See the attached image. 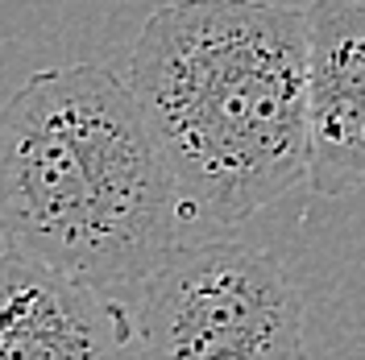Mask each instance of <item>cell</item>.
Here are the masks:
<instances>
[{
	"mask_svg": "<svg viewBox=\"0 0 365 360\" xmlns=\"http://www.w3.org/2000/svg\"><path fill=\"white\" fill-rule=\"evenodd\" d=\"M187 232L179 186L129 79L100 63L34 70L0 104V236L133 307Z\"/></svg>",
	"mask_w": 365,
	"mask_h": 360,
	"instance_id": "6da1fadb",
	"label": "cell"
},
{
	"mask_svg": "<svg viewBox=\"0 0 365 360\" xmlns=\"http://www.w3.org/2000/svg\"><path fill=\"white\" fill-rule=\"evenodd\" d=\"M137 360H307V315L278 257L245 240L182 245L129 307Z\"/></svg>",
	"mask_w": 365,
	"mask_h": 360,
	"instance_id": "3957f363",
	"label": "cell"
},
{
	"mask_svg": "<svg viewBox=\"0 0 365 360\" xmlns=\"http://www.w3.org/2000/svg\"><path fill=\"white\" fill-rule=\"evenodd\" d=\"M187 228L225 232L307 182V25L274 0H175L129 54Z\"/></svg>",
	"mask_w": 365,
	"mask_h": 360,
	"instance_id": "7a4b0ae2",
	"label": "cell"
},
{
	"mask_svg": "<svg viewBox=\"0 0 365 360\" xmlns=\"http://www.w3.org/2000/svg\"><path fill=\"white\" fill-rule=\"evenodd\" d=\"M307 25V186L365 191V0H312Z\"/></svg>",
	"mask_w": 365,
	"mask_h": 360,
	"instance_id": "277c9868",
	"label": "cell"
},
{
	"mask_svg": "<svg viewBox=\"0 0 365 360\" xmlns=\"http://www.w3.org/2000/svg\"><path fill=\"white\" fill-rule=\"evenodd\" d=\"M0 360H137L133 315L67 273L4 248Z\"/></svg>",
	"mask_w": 365,
	"mask_h": 360,
	"instance_id": "5b68a950",
	"label": "cell"
}]
</instances>
